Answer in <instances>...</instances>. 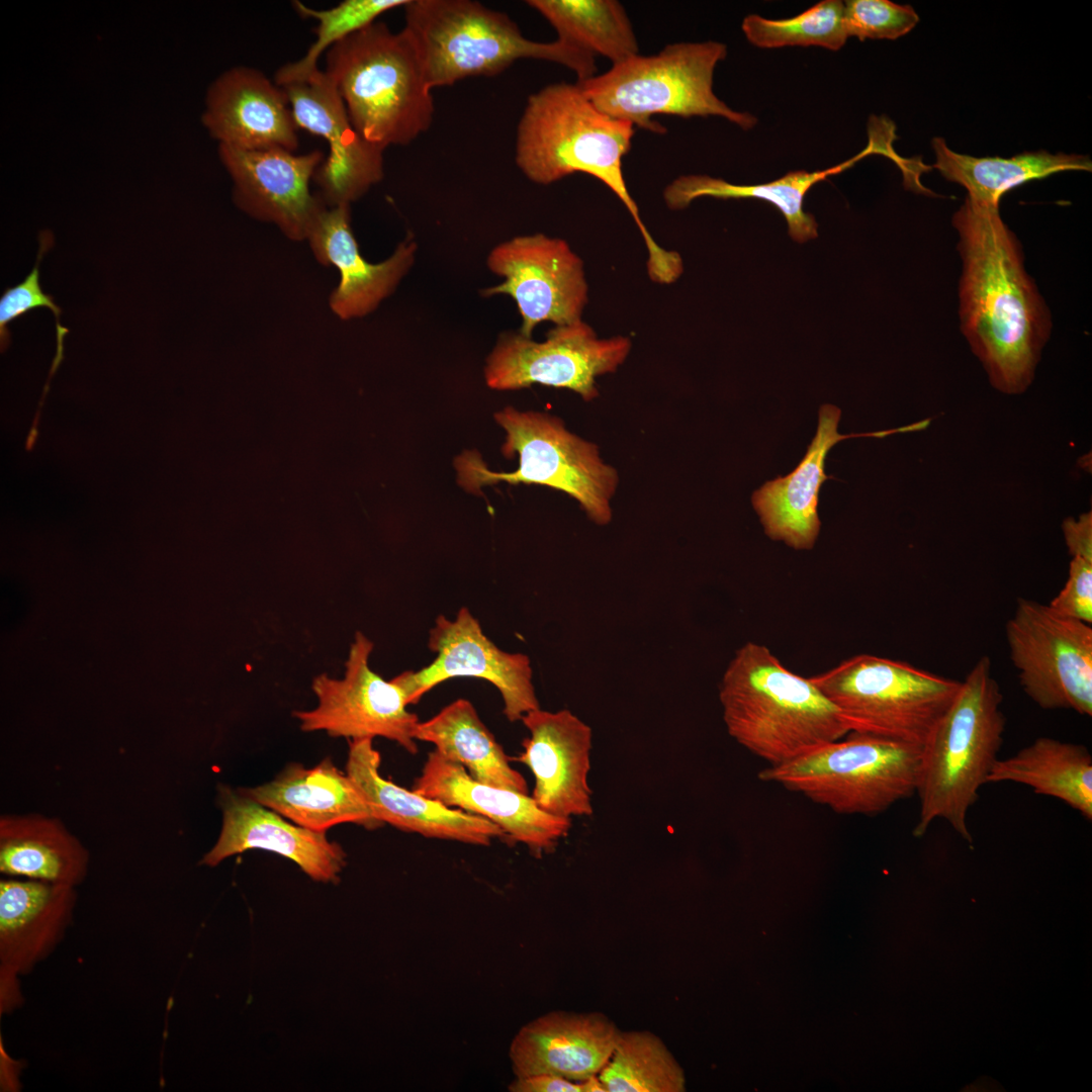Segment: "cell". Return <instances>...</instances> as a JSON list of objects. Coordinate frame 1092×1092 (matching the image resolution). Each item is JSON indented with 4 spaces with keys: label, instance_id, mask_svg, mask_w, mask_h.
<instances>
[{
    "label": "cell",
    "instance_id": "6da1fadb",
    "mask_svg": "<svg viewBox=\"0 0 1092 1092\" xmlns=\"http://www.w3.org/2000/svg\"><path fill=\"white\" fill-rule=\"evenodd\" d=\"M963 269L961 329L992 385L1016 394L1031 383L1051 331L1045 302L1025 270L998 204L966 196L952 216Z\"/></svg>",
    "mask_w": 1092,
    "mask_h": 1092
},
{
    "label": "cell",
    "instance_id": "7a4b0ae2",
    "mask_svg": "<svg viewBox=\"0 0 1092 1092\" xmlns=\"http://www.w3.org/2000/svg\"><path fill=\"white\" fill-rule=\"evenodd\" d=\"M634 131L630 122L601 111L577 83L550 84L527 100L517 126L515 161L536 184L549 185L575 173L604 183L625 205L642 236L648 276L668 285L684 271L681 257L652 238L623 174V158Z\"/></svg>",
    "mask_w": 1092,
    "mask_h": 1092
},
{
    "label": "cell",
    "instance_id": "3957f363",
    "mask_svg": "<svg viewBox=\"0 0 1092 1092\" xmlns=\"http://www.w3.org/2000/svg\"><path fill=\"white\" fill-rule=\"evenodd\" d=\"M719 700L729 735L769 765L849 733L840 711L810 677L791 671L755 642L735 652L722 676Z\"/></svg>",
    "mask_w": 1092,
    "mask_h": 1092
},
{
    "label": "cell",
    "instance_id": "277c9868",
    "mask_svg": "<svg viewBox=\"0 0 1092 1092\" xmlns=\"http://www.w3.org/2000/svg\"><path fill=\"white\" fill-rule=\"evenodd\" d=\"M1002 702L991 660L982 656L921 746L914 836L921 837L934 820L943 819L972 843L968 812L998 759L1006 724Z\"/></svg>",
    "mask_w": 1092,
    "mask_h": 1092
},
{
    "label": "cell",
    "instance_id": "5b68a950",
    "mask_svg": "<svg viewBox=\"0 0 1092 1092\" xmlns=\"http://www.w3.org/2000/svg\"><path fill=\"white\" fill-rule=\"evenodd\" d=\"M403 30L420 58L428 86L491 77L521 59L562 65L582 82L597 71L595 57L558 39L531 40L502 11L473 0H408Z\"/></svg>",
    "mask_w": 1092,
    "mask_h": 1092
},
{
    "label": "cell",
    "instance_id": "8992f818",
    "mask_svg": "<svg viewBox=\"0 0 1092 1092\" xmlns=\"http://www.w3.org/2000/svg\"><path fill=\"white\" fill-rule=\"evenodd\" d=\"M325 73L355 129L382 149L413 143L431 126L432 89L416 48L402 29L375 21L326 53Z\"/></svg>",
    "mask_w": 1092,
    "mask_h": 1092
},
{
    "label": "cell",
    "instance_id": "52a82bcc",
    "mask_svg": "<svg viewBox=\"0 0 1092 1092\" xmlns=\"http://www.w3.org/2000/svg\"><path fill=\"white\" fill-rule=\"evenodd\" d=\"M494 419L506 431L503 454L507 458L517 454L519 466L511 472L491 471L477 452L465 451L454 460L461 487L480 494L481 487L498 482L544 485L574 498L596 525L610 524L619 474L601 457L597 444L571 433L561 419L547 413L507 406Z\"/></svg>",
    "mask_w": 1092,
    "mask_h": 1092
},
{
    "label": "cell",
    "instance_id": "ba28073f",
    "mask_svg": "<svg viewBox=\"0 0 1092 1092\" xmlns=\"http://www.w3.org/2000/svg\"><path fill=\"white\" fill-rule=\"evenodd\" d=\"M726 56L727 47L718 41L670 43L655 55L637 54L576 83L601 111L652 133L666 131L652 119L658 114L719 116L750 129L756 117L730 108L713 90L715 68Z\"/></svg>",
    "mask_w": 1092,
    "mask_h": 1092
},
{
    "label": "cell",
    "instance_id": "9c48e42d",
    "mask_svg": "<svg viewBox=\"0 0 1092 1092\" xmlns=\"http://www.w3.org/2000/svg\"><path fill=\"white\" fill-rule=\"evenodd\" d=\"M850 733L769 765L758 778L846 815H877L916 793L920 746Z\"/></svg>",
    "mask_w": 1092,
    "mask_h": 1092
},
{
    "label": "cell",
    "instance_id": "30bf717a",
    "mask_svg": "<svg viewBox=\"0 0 1092 1092\" xmlns=\"http://www.w3.org/2000/svg\"><path fill=\"white\" fill-rule=\"evenodd\" d=\"M840 711L849 732L922 746L962 681L872 654L851 656L810 677Z\"/></svg>",
    "mask_w": 1092,
    "mask_h": 1092
},
{
    "label": "cell",
    "instance_id": "8fae6325",
    "mask_svg": "<svg viewBox=\"0 0 1092 1092\" xmlns=\"http://www.w3.org/2000/svg\"><path fill=\"white\" fill-rule=\"evenodd\" d=\"M1009 656L1025 695L1044 710L1092 716V627L1018 598L1005 625Z\"/></svg>",
    "mask_w": 1092,
    "mask_h": 1092
},
{
    "label": "cell",
    "instance_id": "7c38bea8",
    "mask_svg": "<svg viewBox=\"0 0 1092 1092\" xmlns=\"http://www.w3.org/2000/svg\"><path fill=\"white\" fill-rule=\"evenodd\" d=\"M631 349L630 338H601L583 320L554 326L542 342L505 332L487 356L483 374L491 389L541 384L569 389L592 401L599 396L597 378L616 372Z\"/></svg>",
    "mask_w": 1092,
    "mask_h": 1092
},
{
    "label": "cell",
    "instance_id": "4fadbf2b",
    "mask_svg": "<svg viewBox=\"0 0 1092 1092\" xmlns=\"http://www.w3.org/2000/svg\"><path fill=\"white\" fill-rule=\"evenodd\" d=\"M372 650V641L356 632L344 676L334 678L325 672L315 676L311 689L316 707L293 716L305 732L322 730L349 739L383 737L416 754L419 718L407 711V695L395 677L385 680L370 668Z\"/></svg>",
    "mask_w": 1092,
    "mask_h": 1092
},
{
    "label": "cell",
    "instance_id": "5bb4252c",
    "mask_svg": "<svg viewBox=\"0 0 1092 1092\" xmlns=\"http://www.w3.org/2000/svg\"><path fill=\"white\" fill-rule=\"evenodd\" d=\"M486 265L504 282L481 289V296H511L523 336L532 338L541 323L560 326L582 320L588 302L584 264L566 241L540 233L518 236L494 246Z\"/></svg>",
    "mask_w": 1092,
    "mask_h": 1092
},
{
    "label": "cell",
    "instance_id": "9a60e30c",
    "mask_svg": "<svg viewBox=\"0 0 1092 1092\" xmlns=\"http://www.w3.org/2000/svg\"><path fill=\"white\" fill-rule=\"evenodd\" d=\"M428 647L435 653L429 665L395 676L407 695L408 705L417 704L443 681L468 676L487 680L498 690L504 714L511 722L540 708L529 657L499 649L467 608H461L454 620L440 615L430 630Z\"/></svg>",
    "mask_w": 1092,
    "mask_h": 1092
},
{
    "label": "cell",
    "instance_id": "2e32d148",
    "mask_svg": "<svg viewBox=\"0 0 1092 1092\" xmlns=\"http://www.w3.org/2000/svg\"><path fill=\"white\" fill-rule=\"evenodd\" d=\"M283 88L298 128L323 138L329 155L313 181L329 207L361 198L384 175L381 147L365 140L353 126L345 103L325 71Z\"/></svg>",
    "mask_w": 1092,
    "mask_h": 1092
},
{
    "label": "cell",
    "instance_id": "e0dca14e",
    "mask_svg": "<svg viewBox=\"0 0 1092 1092\" xmlns=\"http://www.w3.org/2000/svg\"><path fill=\"white\" fill-rule=\"evenodd\" d=\"M218 157L233 180V199L241 210L275 224L289 240L307 239L328 207L309 187L325 160L323 152L295 154L278 148L244 150L218 145Z\"/></svg>",
    "mask_w": 1092,
    "mask_h": 1092
},
{
    "label": "cell",
    "instance_id": "ac0fdd59",
    "mask_svg": "<svg viewBox=\"0 0 1092 1092\" xmlns=\"http://www.w3.org/2000/svg\"><path fill=\"white\" fill-rule=\"evenodd\" d=\"M76 888L6 877L0 881V1013L23 1002L20 978L55 950L68 929Z\"/></svg>",
    "mask_w": 1092,
    "mask_h": 1092
},
{
    "label": "cell",
    "instance_id": "d6986e66",
    "mask_svg": "<svg viewBox=\"0 0 1092 1092\" xmlns=\"http://www.w3.org/2000/svg\"><path fill=\"white\" fill-rule=\"evenodd\" d=\"M530 735L513 759L525 764L535 785L532 798L544 811L564 818L594 813L590 770L592 728L569 710L541 708L521 719Z\"/></svg>",
    "mask_w": 1092,
    "mask_h": 1092
},
{
    "label": "cell",
    "instance_id": "ffe728a7",
    "mask_svg": "<svg viewBox=\"0 0 1092 1092\" xmlns=\"http://www.w3.org/2000/svg\"><path fill=\"white\" fill-rule=\"evenodd\" d=\"M412 790L493 822L507 839L525 844L534 854L553 850L571 827L569 818L544 811L529 794L479 782L435 749Z\"/></svg>",
    "mask_w": 1092,
    "mask_h": 1092
},
{
    "label": "cell",
    "instance_id": "44dd1931",
    "mask_svg": "<svg viewBox=\"0 0 1092 1092\" xmlns=\"http://www.w3.org/2000/svg\"><path fill=\"white\" fill-rule=\"evenodd\" d=\"M840 415L837 406L823 404L819 410L817 432L798 466L786 476L766 481L752 493L753 509L765 535L771 540L783 541L796 550L813 548L821 528L817 511L820 487L832 478L824 472L825 459L837 442L857 437L884 438L894 433L923 430L929 424L924 420L886 431L842 435L837 431Z\"/></svg>",
    "mask_w": 1092,
    "mask_h": 1092
},
{
    "label": "cell",
    "instance_id": "7402d4cb",
    "mask_svg": "<svg viewBox=\"0 0 1092 1092\" xmlns=\"http://www.w3.org/2000/svg\"><path fill=\"white\" fill-rule=\"evenodd\" d=\"M201 121L218 145L295 152L299 144L283 88L250 67L228 69L210 83Z\"/></svg>",
    "mask_w": 1092,
    "mask_h": 1092
},
{
    "label": "cell",
    "instance_id": "603a6c76",
    "mask_svg": "<svg viewBox=\"0 0 1092 1092\" xmlns=\"http://www.w3.org/2000/svg\"><path fill=\"white\" fill-rule=\"evenodd\" d=\"M218 803L222 813L220 833L201 859L202 864L215 867L232 855L256 848L293 860L315 881H339L347 855L339 843L328 840L326 832L291 824L228 786L218 788Z\"/></svg>",
    "mask_w": 1092,
    "mask_h": 1092
},
{
    "label": "cell",
    "instance_id": "cb8c5ba5",
    "mask_svg": "<svg viewBox=\"0 0 1092 1092\" xmlns=\"http://www.w3.org/2000/svg\"><path fill=\"white\" fill-rule=\"evenodd\" d=\"M322 265H333L340 282L329 298L332 311L341 320L363 317L390 296L413 267L418 245L410 234L394 252L380 263H370L360 254L351 226L350 205L326 207L306 239Z\"/></svg>",
    "mask_w": 1092,
    "mask_h": 1092
},
{
    "label": "cell",
    "instance_id": "d4e9b609",
    "mask_svg": "<svg viewBox=\"0 0 1092 1092\" xmlns=\"http://www.w3.org/2000/svg\"><path fill=\"white\" fill-rule=\"evenodd\" d=\"M371 738L350 739L346 774L382 824L425 837L489 845L505 832L493 822L406 790L380 776V753Z\"/></svg>",
    "mask_w": 1092,
    "mask_h": 1092
},
{
    "label": "cell",
    "instance_id": "484cf974",
    "mask_svg": "<svg viewBox=\"0 0 1092 1092\" xmlns=\"http://www.w3.org/2000/svg\"><path fill=\"white\" fill-rule=\"evenodd\" d=\"M621 1030L599 1012L554 1011L525 1024L509 1051L516 1078L548 1074L581 1082L599 1075Z\"/></svg>",
    "mask_w": 1092,
    "mask_h": 1092
},
{
    "label": "cell",
    "instance_id": "4316f807",
    "mask_svg": "<svg viewBox=\"0 0 1092 1092\" xmlns=\"http://www.w3.org/2000/svg\"><path fill=\"white\" fill-rule=\"evenodd\" d=\"M238 790L293 823L317 832L341 823L367 829L383 825L355 783L330 757L310 768L291 762L271 782Z\"/></svg>",
    "mask_w": 1092,
    "mask_h": 1092
},
{
    "label": "cell",
    "instance_id": "83f0119b",
    "mask_svg": "<svg viewBox=\"0 0 1092 1092\" xmlns=\"http://www.w3.org/2000/svg\"><path fill=\"white\" fill-rule=\"evenodd\" d=\"M869 145L856 156L825 170L807 172L792 171L783 177L761 184L739 185L708 175H681L670 182L663 190V200L671 210L687 208L695 199L713 197L717 199H758L772 204L784 215L791 238L798 243H805L818 236L815 217L804 210L807 192L816 183L837 175L851 168L856 162L871 154L891 156L890 139L876 128H869Z\"/></svg>",
    "mask_w": 1092,
    "mask_h": 1092
},
{
    "label": "cell",
    "instance_id": "f1b7e54d",
    "mask_svg": "<svg viewBox=\"0 0 1092 1092\" xmlns=\"http://www.w3.org/2000/svg\"><path fill=\"white\" fill-rule=\"evenodd\" d=\"M89 853L58 819L39 814L0 818V873L5 877L77 887Z\"/></svg>",
    "mask_w": 1092,
    "mask_h": 1092
},
{
    "label": "cell",
    "instance_id": "f546056e",
    "mask_svg": "<svg viewBox=\"0 0 1092 1092\" xmlns=\"http://www.w3.org/2000/svg\"><path fill=\"white\" fill-rule=\"evenodd\" d=\"M1002 782L1028 786L1092 820V756L1082 744L1038 737L1012 756L997 759L987 784Z\"/></svg>",
    "mask_w": 1092,
    "mask_h": 1092
},
{
    "label": "cell",
    "instance_id": "4dcf8cb0",
    "mask_svg": "<svg viewBox=\"0 0 1092 1092\" xmlns=\"http://www.w3.org/2000/svg\"><path fill=\"white\" fill-rule=\"evenodd\" d=\"M414 736L461 763L473 779L528 794L526 780L512 767L510 757L468 700L457 699L429 720L419 722Z\"/></svg>",
    "mask_w": 1092,
    "mask_h": 1092
},
{
    "label": "cell",
    "instance_id": "1f68e13d",
    "mask_svg": "<svg viewBox=\"0 0 1092 1092\" xmlns=\"http://www.w3.org/2000/svg\"><path fill=\"white\" fill-rule=\"evenodd\" d=\"M932 148L936 157L933 168L942 177L962 185L970 197L998 205L1003 194L1031 180L1063 171L1092 170L1090 158L1076 154L1040 150L1011 158H978L953 152L942 138H934Z\"/></svg>",
    "mask_w": 1092,
    "mask_h": 1092
},
{
    "label": "cell",
    "instance_id": "d6a6232c",
    "mask_svg": "<svg viewBox=\"0 0 1092 1092\" xmlns=\"http://www.w3.org/2000/svg\"><path fill=\"white\" fill-rule=\"evenodd\" d=\"M555 29L558 40L613 64L639 54L631 21L615 0H529Z\"/></svg>",
    "mask_w": 1092,
    "mask_h": 1092
},
{
    "label": "cell",
    "instance_id": "836d02e7",
    "mask_svg": "<svg viewBox=\"0 0 1092 1092\" xmlns=\"http://www.w3.org/2000/svg\"><path fill=\"white\" fill-rule=\"evenodd\" d=\"M606 1092H682V1069L664 1042L650 1031H621L598 1075Z\"/></svg>",
    "mask_w": 1092,
    "mask_h": 1092
},
{
    "label": "cell",
    "instance_id": "e575fe53",
    "mask_svg": "<svg viewBox=\"0 0 1092 1092\" xmlns=\"http://www.w3.org/2000/svg\"><path fill=\"white\" fill-rule=\"evenodd\" d=\"M407 1L344 0L329 9H314L300 1H294L292 5L300 16L317 21L314 28L315 39L301 59L279 68L274 81L283 86L307 79L320 69L317 62L321 56L332 47L377 21V18L388 10L403 7Z\"/></svg>",
    "mask_w": 1092,
    "mask_h": 1092
},
{
    "label": "cell",
    "instance_id": "d590c367",
    "mask_svg": "<svg viewBox=\"0 0 1092 1092\" xmlns=\"http://www.w3.org/2000/svg\"><path fill=\"white\" fill-rule=\"evenodd\" d=\"M843 8L840 0H823L786 19L749 14L741 27L748 41L761 49L815 46L838 51L848 38Z\"/></svg>",
    "mask_w": 1092,
    "mask_h": 1092
},
{
    "label": "cell",
    "instance_id": "8d00e7d4",
    "mask_svg": "<svg viewBox=\"0 0 1092 1092\" xmlns=\"http://www.w3.org/2000/svg\"><path fill=\"white\" fill-rule=\"evenodd\" d=\"M39 248L31 271L18 284L8 287L0 297V347L1 352L6 351L11 342L9 324L16 321L26 312L38 307L49 308L56 321V353L52 365L56 368L61 366L64 359V339L68 329L60 321L62 309L51 294L44 293L39 283V265L43 255L54 244L53 235L46 231L39 235Z\"/></svg>",
    "mask_w": 1092,
    "mask_h": 1092
},
{
    "label": "cell",
    "instance_id": "74e56055",
    "mask_svg": "<svg viewBox=\"0 0 1092 1092\" xmlns=\"http://www.w3.org/2000/svg\"><path fill=\"white\" fill-rule=\"evenodd\" d=\"M843 21L848 37L896 39L911 31L919 16L910 5L889 0H847Z\"/></svg>",
    "mask_w": 1092,
    "mask_h": 1092
},
{
    "label": "cell",
    "instance_id": "f35d334b",
    "mask_svg": "<svg viewBox=\"0 0 1092 1092\" xmlns=\"http://www.w3.org/2000/svg\"><path fill=\"white\" fill-rule=\"evenodd\" d=\"M1048 606L1060 616L1092 624V559L1072 557L1067 581Z\"/></svg>",
    "mask_w": 1092,
    "mask_h": 1092
},
{
    "label": "cell",
    "instance_id": "ab89813d",
    "mask_svg": "<svg viewBox=\"0 0 1092 1092\" xmlns=\"http://www.w3.org/2000/svg\"><path fill=\"white\" fill-rule=\"evenodd\" d=\"M1064 538L1072 557L1092 559V514L1078 519L1067 518L1062 525Z\"/></svg>",
    "mask_w": 1092,
    "mask_h": 1092
},
{
    "label": "cell",
    "instance_id": "60d3db41",
    "mask_svg": "<svg viewBox=\"0 0 1092 1092\" xmlns=\"http://www.w3.org/2000/svg\"><path fill=\"white\" fill-rule=\"evenodd\" d=\"M509 1090L512 1092H585L582 1081L575 1082L548 1074L516 1078L509 1086Z\"/></svg>",
    "mask_w": 1092,
    "mask_h": 1092
}]
</instances>
